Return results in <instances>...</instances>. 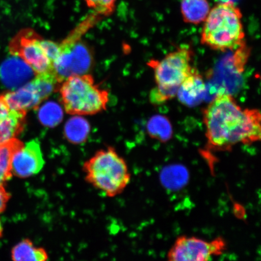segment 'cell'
Instances as JSON below:
<instances>
[{
    "mask_svg": "<svg viewBox=\"0 0 261 261\" xmlns=\"http://www.w3.org/2000/svg\"><path fill=\"white\" fill-rule=\"evenodd\" d=\"M27 113L12 110L0 95V145L17 138L23 130Z\"/></svg>",
    "mask_w": 261,
    "mask_h": 261,
    "instance_id": "30bf717a",
    "label": "cell"
},
{
    "mask_svg": "<svg viewBox=\"0 0 261 261\" xmlns=\"http://www.w3.org/2000/svg\"><path fill=\"white\" fill-rule=\"evenodd\" d=\"M44 165L40 143L37 140L26 143L13 156L12 173L16 177L25 178L38 174Z\"/></svg>",
    "mask_w": 261,
    "mask_h": 261,
    "instance_id": "9c48e42d",
    "label": "cell"
},
{
    "mask_svg": "<svg viewBox=\"0 0 261 261\" xmlns=\"http://www.w3.org/2000/svg\"><path fill=\"white\" fill-rule=\"evenodd\" d=\"M206 87L203 78L194 68L179 86L177 95L179 102L188 107H195L204 99Z\"/></svg>",
    "mask_w": 261,
    "mask_h": 261,
    "instance_id": "4fadbf2b",
    "label": "cell"
},
{
    "mask_svg": "<svg viewBox=\"0 0 261 261\" xmlns=\"http://www.w3.org/2000/svg\"><path fill=\"white\" fill-rule=\"evenodd\" d=\"M236 50V53L233 57V67L238 72L241 73L247 63V59L249 58L250 49L247 47L246 42H244Z\"/></svg>",
    "mask_w": 261,
    "mask_h": 261,
    "instance_id": "44dd1931",
    "label": "cell"
},
{
    "mask_svg": "<svg viewBox=\"0 0 261 261\" xmlns=\"http://www.w3.org/2000/svg\"><path fill=\"white\" fill-rule=\"evenodd\" d=\"M10 195L3 186L0 187V214L5 210Z\"/></svg>",
    "mask_w": 261,
    "mask_h": 261,
    "instance_id": "603a6c76",
    "label": "cell"
},
{
    "mask_svg": "<svg viewBox=\"0 0 261 261\" xmlns=\"http://www.w3.org/2000/svg\"><path fill=\"white\" fill-rule=\"evenodd\" d=\"M226 244L222 238L207 241L194 237H179L167 254L169 260L207 261L221 255Z\"/></svg>",
    "mask_w": 261,
    "mask_h": 261,
    "instance_id": "ba28073f",
    "label": "cell"
},
{
    "mask_svg": "<svg viewBox=\"0 0 261 261\" xmlns=\"http://www.w3.org/2000/svg\"><path fill=\"white\" fill-rule=\"evenodd\" d=\"M41 44L45 54L53 64L61 54L60 44H57L54 41L44 40L42 38H41Z\"/></svg>",
    "mask_w": 261,
    "mask_h": 261,
    "instance_id": "7402d4cb",
    "label": "cell"
},
{
    "mask_svg": "<svg viewBox=\"0 0 261 261\" xmlns=\"http://www.w3.org/2000/svg\"><path fill=\"white\" fill-rule=\"evenodd\" d=\"M41 38L32 29H24L10 42L9 51L12 55L22 59L35 75L55 74L53 64L42 47Z\"/></svg>",
    "mask_w": 261,
    "mask_h": 261,
    "instance_id": "52a82bcc",
    "label": "cell"
},
{
    "mask_svg": "<svg viewBox=\"0 0 261 261\" xmlns=\"http://www.w3.org/2000/svg\"><path fill=\"white\" fill-rule=\"evenodd\" d=\"M192 56L191 49L184 47L171 52L162 60L149 62L156 84L150 93L151 103L161 104L177 96L179 86L194 69L191 65Z\"/></svg>",
    "mask_w": 261,
    "mask_h": 261,
    "instance_id": "277c9868",
    "label": "cell"
},
{
    "mask_svg": "<svg viewBox=\"0 0 261 261\" xmlns=\"http://www.w3.org/2000/svg\"><path fill=\"white\" fill-rule=\"evenodd\" d=\"M3 96L12 110L26 113L28 110L37 109L44 101L32 80Z\"/></svg>",
    "mask_w": 261,
    "mask_h": 261,
    "instance_id": "7c38bea8",
    "label": "cell"
},
{
    "mask_svg": "<svg viewBox=\"0 0 261 261\" xmlns=\"http://www.w3.org/2000/svg\"><path fill=\"white\" fill-rule=\"evenodd\" d=\"M242 19L241 9L232 0L217 3L203 22L201 44L221 51L239 47L245 42Z\"/></svg>",
    "mask_w": 261,
    "mask_h": 261,
    "instance_id": "7a4b0ae2",
    "label": "cell"
},
{
    "mask_svg": "<svg viewBox=\"0 0 261 261\" xmlns=\"http://www.w3.org/2000/svg\"><path fill=\"white\" fill-rule=\"evenodd\" d=\"M2 227L1 223H0V236H2Z\"/></svg>",
    "mask_w": 261,
    "mask_h": 261,
    "instance_id": "cb8c5ba5",
    "label": "cell"
},
{
    "mask_svg": "<svg viewBox=\"0 0 261 261\" xmlns=\"http://www.w3.org/2000/svg\"><path fill=\"white\" fill-rule=\"evenodd\" d=\"M86 180L108 197L122 193L129 184L128 166L112 147L96 152L84 163Z\"/></svg>",
    "mask_w": 261,
    "mask_h": 261,
    "instance_id": "3957f363",
    "label": "cell"
},
{
    "mask_svg": "<svg viewBox=\"0 0 261 261\" xmlns=\"http://www.w3.org/2000/svg\"><path fill=\"white\" fill-rule=\"evenodd\" d=\"M97 15L109 16L115 11L117 0H83Z\"/></svg>",
    "mask_w": 261,
    "mask_h": 261,
    "instance_id": "ffe728a7",
    "label": "cell"
},
{
    "mask_svg": "<svg viewBox=\"0 0 261 261\" xmlns=\"http://www.w3.org/2000/svg\"><path fill=\"white\" fill-rule=\"evenodd\" d=\"M260 120L259 110L243 109L230 94H217L203 112L208 148L226 151L259 141Z\"/></svg>",
    "mask_w": 261,
    "mask_h": 261,
    "instance_id": "6da1fadb",
    "label": "cell"
},
{
    "mask_svg": "<svg viewBox=\"0 0 261 261\" xmlns=\"http://www.w3.org/2000/svg\"><path fill=\"white\" fill-rule=\"evenodd\" d=\"M62 83L60 94L67 113L91 115L106 109L109 93L98 87L91 75L71 76Z\"/></svg>",
    "mask_w": 261,
    "mask_h": 261,
    "instance_id": "5b68a950",
    "label": "cell"
},
{
    "mask_svg": "<svg viewBox=\"0 0 261 261\" xmlns=\"http://www.w3.org/2000/svg\"><path fill=\"white\" fill-rule=\"evenodd\" d=\"M12 258L15 261H45L48 254L43 248L35 247L30 240L21 241L13 248Z\"/></svg>",
    "mask_w": 261,
    "mask_h": 261,
    "instance_id": "e0dca14e",
    "label": "cell"
},
{
    "mask_svg": "<svg viewBox=\"0 0 261 261\" xmlns=\"http://www.w3.org/2000/svg\"><path fill=\"white\" fill-rule=\"evenodd\" d=\"M90 132L89 122L80 116H76L71 117L65 123L64 135L68 142L79 145L86 141Z\"/></svg>",
    "mask_w": 261,
    "mask_h": 261,
    "instance_id": "2e32d148",
    "label": "cell"
},
{
    "mask_svg": "<svg viewBox=\"0 0 261 261\" xmlns=\"http://www.w3.org/2000/svg\"><path fill=\"white\" fill-rule=\"evenodd\" d=\"M17 138L0 145V187L12 177V161L15 153L24 146Z\"/></svg>",
    "mask_w": 261,
    "mask_h": 261,
    "instance_id": "9a60e30c",
    "label": "cell"
},
{
    "mask_svg": "<svg viewBox=\"0 0 261 261\" xmlns=\"http://www.w3.org/2000/svg\"><path fill=\"white\" fill-rule=\"evenodd\" d=\"M208 0H181L180 12L186 23L197 25L205 21L211 11Z\"/></svg>",
    "mask_w": 261,
    "mask_h": 261,
    "instance_id": "5bb4252c",
    "label": "cell"
},
{
    "mask_svg": "<svg viewBox=\"0 0 261 261\" xmlns=\"http://www.w3.org/2000/svg\"><path fill=\"white\" fill-rule=\"evenodd\" d=\"M34 71L20 58L14 55L0 66V79L10 89H18L32 80Z\"/></svg>",
    "mask_w": 261,
    "mask_h": 261,
    "instance_id": "8fae6325",
    "label": "cell"
},
{
    "mask_svg": "<svg viewBox=\"0 0 261 261\" xmlns=\"http://www.w3.org/2000/svg\"><path fill=\"white\" fill-rule=\"evenodd\" d=\"M63 110L58 104L55 102L45 103L38 112V118L42 125L55 127L63 120Z\"/></svg>",
    "mask_w": 261,
    "mask_h": 261,
    "instance_id": "d6986e66",
    "label": "cell"
},
{
    "mask_svg": "<svg viewBox=\"0 0 261 261\" xmlns=\"http://www.w3.org/2000/svg\"><path fill=\"white\" fill-rule=\"evenodd\" d=\"M147 129L149 136L161 141H166L172 136V126L165 116L158 115L152 117L148 122Z\"/></svg>",
    "mask_w": 261,
    "mask_h": 261,
    "instance_id": "ac0fdd59",
    "label": "cell"
},
{
    "mask_svg": "<svg viewBox=\"0 0 261 261\" xmlns=\"http://www.w3.org/2000/svg\"><path fill=\"white\" fill-rule=\"evenodd\" d=\"M82 28L75 30L61 45V54L54 62L55 76L59 83L67 78L87 74L91 69L93 57L90 49L80 41Z\"/></svg>",
    "mask_w": 261,
    "mask_h": 261,
    "instance_id": "8992f818",
    "label": "cell"
}]
</instances>
